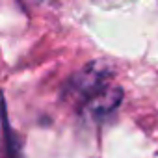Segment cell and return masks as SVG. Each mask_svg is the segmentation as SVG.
<instances>
[{"mask_svg":"<svg viewBox=\"0 0 158 158\" xmlns=\"http://www.w3.org/2000/svg\"><path fill=\"white\" fill-rule=\"evenodd\" d=\"M73 91L80 99V106L89 114H106L117 106L121 101V89L110 84V78L104 71H95L88 67L73 80Z\"/></svg>","mask_w":158,"mask_h":158,"instance_id":"1","label":"cell"}]
</instances>
